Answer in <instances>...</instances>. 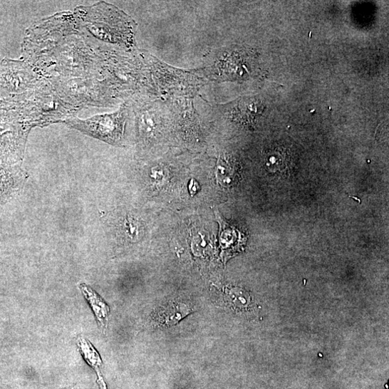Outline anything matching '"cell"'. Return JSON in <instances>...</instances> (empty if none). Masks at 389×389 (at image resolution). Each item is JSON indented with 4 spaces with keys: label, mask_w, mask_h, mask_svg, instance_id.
<instances>
[{
    "label": "cell",
    "mask_w": 389,
    "mask_h": 389,
    "mask_svg": "<svg viewBox=\"0 0 389 389\" xmlns=\"http://www.w3.org/2000/svg\"><path fill=\"white\" fill-rule=\"evenodd\" d=\"M73 128L83 133L109 143L119 141L123 135V118L120 112L95 116L85 120L69 122Z\"/></svg>",
    "instance_id": "cell-1"
},
{
    "label": "cell",
    "mask_w": 389,
    "mask_h": 389,
    "mask_svg": "<svg viewBox=\"0 0 389 389\" xmlns=\"http://www.w3.org/2000/svg\"><path fill=\"white\" fill-rule=\"evenodd\" d=\"M193 311L191 304L183 299H172L159 307L152 316L155 328H169Z\"/></svg>",
    "instance_id": "cell-2"
},
{
    "label": "cell",
    "mask_w": 389,
    "mask_h": 389,
    "mask_svg": "<svg viewBox=\"0 0 389 389\" xmlns=\"http://www.w3.org/2000/svg\"><path fill=\"white\" fill-rule=\"evenodd\" d=\"M264 105L254 98L240 101L234 108L232 115L234 119L242 124L253 123L264 111Z\"/></svg>",
    "instance_id": "cell-3"
},
{
    "label": "cell",
    "mask_w": 389,
    "mask_h": 389,
    "mask_svg": "<svg viewBox=\"0 0 389 389\" xmlns=\"http://www.w3.org/2000/svg\"><path fill=\"white\" fill-rule=\"evenodd\" d=\"M81 289L85 298L90 304L100 327L105 328L110 312L108 306L95 291L86 285L83 284Z\"/></svg>",
    "instance_id": "cell-4"
},
{
    "label": "cell",
    "mask_w": 389,
    "mask_h": 389,
    "mask_svg": "<svg viewBox=\"0 0 389 389\" xmlns=\"http://www.w3.org/2000/svg\"><path fill=\"white\" fill-rule=\"evenodd\" d=\"M79 346L81 348V352L85 356V360L88 363L95 369L98 375V383H99L101 389H107L106 384L104 381V379L102 376L100 372V366L102 365V361L93 348V347L89 344L85 339L81 338L78 341Z\"/></svg>",
    "instance_id": "cell-5"
},
{
    "label": "cell",
    "mask_w": 389,
    "mask_h": 389,
    "mask_svg": "<svg viewBox=\"0 0 389 389\" xmlns=\"http://www.w3.org/2000/svg\"><path fill=\"white\" fill-rule=\"evenodd\" d=\"M289 152L286 149L277 147L271 150L266 157V165L271 170L284 169L290 162Z\"/></svg>",
    "instance_id": "cell-6"
},
{
    "label": "cell",
    "mask_w": 389,
    "mask_h": 389,
    "mask_svg": "<svg viewBox=\"0 0 389 389\" xmlns=\"http://www.w3.org/2000/svg\"><path fill=\"white\" fill-rule=\"evenodd\" d=\"M234 170L230 161L224 157H220L217 164V180L223 186H229L234 179Z\"/></svg>",
    "instance_id": "cell-7"
},
{
    "label": "cell",
    "mask_w": 389,
    "mask_h": 389,
    "mask_svg": "<svg viewBox=\"0 0 389 389\" xmlns=\"http://www.w3.org/2000/svg\"><path fill=\"white\" fill-rule=\"evenodd\" d=\"M138 222L133 219H127L123 224V232L129 238L137 237L139 234Z\"/></svg>",
    "instance_id": "cell-8"
},
{
    "label": "cell",
    "mask_w": 389,
    "mask_h": 389,
    "mask_svg": "<svg viewBox=\"0 0 389 389\" xmlns=\"http://www.w3.org/2000/svg\"><path fill=\"white\" fill-rule=\"evenodd\" d=\"M190 183L192 184V185H193L192 187L193 188L190 190V192L191 193V194H196L197 191L199 190V186L198 182L196 180H192Z\"/></svg>",
    "instance_id": "cell-9"
}]
</instances>
